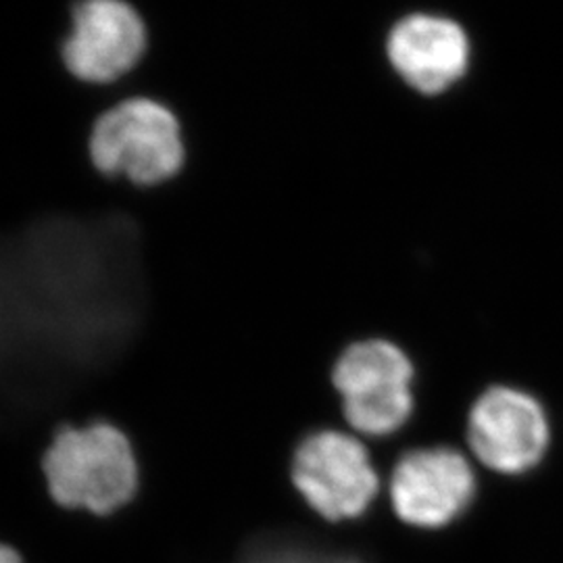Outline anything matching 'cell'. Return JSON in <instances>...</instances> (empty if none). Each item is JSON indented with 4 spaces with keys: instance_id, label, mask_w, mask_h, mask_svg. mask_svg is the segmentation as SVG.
<instances>
[{
    "instance_id": "7",
    "label": "cell",
    "mask_w": 563,
    "mask_h": 563,
    "mask_svg": "<svg viewBox=\"0 0 563 563\" xmlns=\"http://www.w3.org/2000/svg\"><path fill=\"white\" fill-rule=\"evenodd\" d=\"M476 478L453 449H420L402 455L390 481L393 505L402 522L441 528L470 507Z\"/></svg>"
},
{
    "instance_id": "5",
    "label": "cell",
    "mask_w": 563,
    "mask_h": 563,
    "mask_svg": "<svg viewBox=\"0 0 563 563\" xmlns=\"http://www.w3.org/2000/svg\"><path fill=\"white\" fill-rule=\"evenodd\" d=\"M290 478L309 507L330 522L360 518L380 486L365 446L339 430L302 437L290 457Z\"/></svg>"
},
{
    "instance_id": "3",
    "label": "cell",
    "mask_w": 563,
    "mask_h": 563,
    "mask_svg": "<svg viewBox=\"0 0 563 563\" xmlns=\"http://www.w3.org/2000/svg\"><path fill=\"white\" fill-rule=\"evenodd\" d=\"M146 51L148 27L130 0H71L60 59L74 80L118 86L141 67Z\"/></svg>"
},
{
    "instance_id": "9",
    "label": "cell",
    "mask_w": 563,
    "mask_h": 563,
    "mask_svg": "<svg viewBox=\"0 0 563 563\" xmlns=\"http://www.w3.org/2000/svg\"><path fill=\"white\" fill-rule=\"evenodd\" d=\"M239 563H363L351 555L318 551L292 537H262L244 549Z\"/></svg>"
},
{
    "instance_id": "10",
    "label": "cell",
    "mask_w": 563,
    "mask_h": 563,
    "mask_svg": "<svg viewBox=\"0 0 563 563\" xmlns=\"http://www.w3.org/2000/svg\"><path fill=\"white\" fill-rule=\"evenodd\" d=\"M0 563H21L18 551H13L7 544H0Z\"/></svg>"
},
{
    "instance_id": "8",
    "label": "cell",
    "mask_w": 563,
    "mask_h": 563,
    "mask_svg": "<svg viewBox=\"0 0 563 563\" xmlns=\"http://www.w3.org/2000/svg\"><path fill=\"white\" fill-rule=\"evenodd\" d=\"M388 59L409 86L439 95L465 74L470 42L453 20L409 15L388 36Z\"/></svg>"
},
{
    "instance_id": "2",
    "label": "cell",
    "mask_w": 563,
    "mask_h": 563,
    "mask_svg": "<svg viewBox=\"0 0 563 563\" xmlns=\"http://www.w3.org/2000/svg\"><path fill=\"white\" fill-rule=\"evenodd\" d=\"M88 155L102 178L130 181L141 190L176 180L188 157L178 115L146 97L107 109L92 125Z\"/></svg>"
},
{
    "instance_id": "1",
    "label": "cell",
    "mask_w": 563,
    "mask_h": 563,
    "mask_svg": "<svg viewBox=\"0 0 563 563\" xmlns=\"http://www.w3.org/2000/svg\"><path fill=\"white\" fill-rule=\"evenodd\" d=\"M41 476L60 507L109 516L136 497L141 457L115 423H63L42 453Z\"/></svg>"
},
{
    "instance_id": "6",
    "label": "cell",
    "mask_w": 563,
    "mask_h": 563,
    "mask_svg": "<svg viewBox=\"0 0 563 563\" xmlns=\"http://www.w3.org/2000/svg\"><path fill=\"white\" fill-rule=\"evenodd\" d=\"M467 439L484 465L504 474H522L543 460L549 422L534 397L495 386L474 405Z\"/></svg>"
},
{
    "instance_id": "4",
    "label": "cell",
    "mask_w": 563,
    "mask_h": 563,
    "mask_svg": "<svg viewBox=\"0 0 563 563\" xmlns=\"http://www.w3.org/2000/svg\"><path fill=\"white\" fill-rule=\"evenodd\" d=\"M413 365L388 341H363L342 351L332 367V384L353 430L384 437L399 430L413 409Z\"/></svg>"
}]
</instances>
